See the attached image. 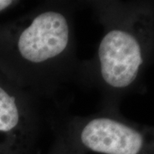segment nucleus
<instances>
[{
  "label": "nucleus",
  "instance_id": "obj_1",
  "mask_svg": "<svg viewBox=\"0 0 154 154\" xmlns=\"http://www.w3.org/2000/svg\"><path fill=\"white\" fill-rule=\"evenodd\" d=\"M79 3L50 1L0 22V71L38 99L78 75L75 12Z\"/></svg>",
  "mask_w": 154,
  "mask_h": 154
},
{
  "label": "nucleus",
  "instance_id": "obj_5",
  "mask_svg": "<svg viewBox=\"0 0 154 154\" xmlns=\"http://www.w3.org/2000/svg\"><path fill=\"white\" fill-rule=\"evenodd\" d=\"M21 4L20 1L15 0H0V15L11 11Z\"/></svg>",
  "mask_w": 154,
  "mask_h": 154
},
{
  "label": "nucleus",
  "instance_id": "obj_3",
  "mask_svg": "<svg viewBox=\"0 0 154 154\" xmlns=\"http://www.w3.org/2000/svg\"><path fill=\"white\" fill-rule=\"evenodd\" d=\"M40 128L38 99L0 71V154H34Z\"/></svg>",
  "mask_w": 154,
  "mask_h": 154
},
{
  "label": "nucleus",
  "instance_id": "obj_2",
  "mask_svg": "<svg viewBox=\"0 0 154 154\" xmlns=\"http://www.w3.org/2000/svg\"><path fill=\"white\" fill-rule=\"evenodd\" d=\"M104 33L91 60L80 64L78 76L105 93L121 91L137 79L144 63L143 48L137 36L116 21L107 1H86Z\"/></svg>",
  "mask_w": 154,
  "mask_h": 154
},
{
  "label": "nucleus",
  "instance_id": "obj_4",
  "mask_svg": "<svg viewBox=\"0 0 154 154\" xmlns=\"http://www.w3.org/2000/svg\"><path fill=\"white\" fill-rule=\"evenodd\" d=\"M56 134L55 141L47 154H83L75 148L59 131L57 130Z\"/></svg>",
  "mask_w": 154,
  "mask_h": 154
}]
</instances>
